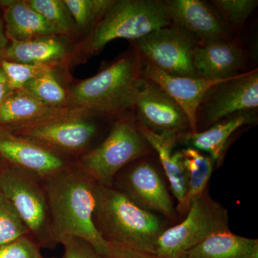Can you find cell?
<instances>
[{"label": "cell", "instance_id": "cell-19", "mask_svg": "<svg viewBox=\"0 0 258 258\" xmlns=\"http://www.w3.org/2000/svg\"><path fill=\"white\" fill-rule=\"evenodd\" d=\"M5 34L9 40L27 41L60 35L55 28L35 11L26 0L0 1Z\"/></svg>", "mask_w": 258, "mask_h": 258}, {"label": "cell", "instance_id": "cell-14", "mask_svg": "<svg viewBox=\"0 0 258 258\" xmlns=\"http://www.w3.org/2000/svg\"><path fill=\"white\" fill-rule=\"evenodd\" d=\"M143 79L156 83L165 91L184 111L189 120L190 132H198V112L209 91L225 80L204 79L203 78L182 77L166 74L154 64L142 58Z\"/></svg>", "mask_w": 258, "mask_h": 258}, {"label": "cell", "instance_id": "cell-24", "mask_svg": "<svg viewBox=\"0 0 258 258\" xmlns=\"http://www.w3.org/2000/svg\"><path fill=\"white\" fill-rule=\"evenodd\" d=\"M57 71L51 70L37 76L27 83L24 89L47 106L54 108L69 107V91L59 82Z\"/></svg>", "mask_w": 258, "mask_h": 258}, {"label": "cell", "instance_id": "cell-9", "mask_svg": "<svg viewBox=\"0 0 258 258\" xmlns=\"http://www.w3.org/2000/svg\"><path fill=\"white\" fill-rule=\"evenodd\" d=\"M135 49L144 60L166 74L198 78L193 64V51L198 42L182 30L170 25L134 40Z\"/></svg>", "mask_w": 258, "mask_h": 258}, {"label": "cell", "instance_id": "cell-26", "mask_svg": "<svg viewBox=\"0 0 258 258\" xmlns=\"http://www.w3.org/2000/svg\"><path fill=\"white\" fill-rule=\"evenodd\" d=\"M113 0H64L79 33L86 36L99 21Z\"/></svg>", "mask_w": 258, "mask_h": 258}, {"label": "cell", "instance_id": "cell-27", "mask_svg": "<svg viewBox=\"0 0 258 258\" xmlns=\"http://www.w3.org/2000/svg\"><path fill=\"white\" fill-rule=\"evenodd\" d=\"M28 235H30V231L25 222L9 200L0 192V246Z\"/></svg>", "mask_w": 258, "mask_h": 258}, {"label": "cell", "instance_id": "cell-1", "mask_svg": "<svg viewBox=\"0 0 258 258\" xmlns=\"http://www.w3.org/2000/svg\"><path fill=\"white\" fill-rule=\"evenodd\" d=\"M42 181L56 244L64 237H80L106 257L109 244L93 222L98 184L75 165Z\"/></svg>", "mask_w": 258, "mask_h": 258}, {"label": "cell", "instance_id": "cell-15", "mask_svg": "<svg viewBox=\"0 0 258 258\" xmlns=\"http://www.w3.org/2000/svg\"><path fill=\"white\" fill-rule=\"evenodd\" d=\"M164 2L171 25L186 32L198 44L228 38V29L213 5L200 0Z\"/></svg>", "mask_w": 258, "mask_h": 258}, {"label": "cell", "instance_id": "cell-17", "mask_svg": "<svg viewBox=\"0 0 258 258\" xmlns=\"http://www.w3.org/2000/svg\"><path fill=\"white\" fill-rule=\"evenodd\" d=\"M193 64L199 77L217 81L235 77L246 60V53L237 44L227 40L199 44L193 51Z\"/></svg>", "mask_w": 258, "mask_h": 258}, {"label": "cell", "instance_id": "cell-10", "mask_svg": "<svg viewBox=\"0 0 258 258\" xmlns=\"http://www.w3.org/2000/svg\"><path fill=\"white\" fill-rule=\"evenodd\" d=\"M258 107V71L242 73L209 91L199 108L206 125Z\"/></svg>", "mask_w": 258, "mask_h": 258}, {"label": "cell", "instance_id": "cell-32", "mask_svg": "<svg viewBox=\"0 0 258 258\" xmlns=\"http://www.w3.org/2000/svg\"><path fill=\"white\" fill-rule=\"evenodd\" d=\"M108 244L109 248L105 258H161L155 254L142 252L118 244Z\"/></svg>", "mask_w": 258, "mask_h": 258}, {"label": "cell", "instance_id": "cell-7", "mask_svg": "<svg viewBox=\"0 0 258 258\" xmlns=\"http://www.w3.org/2000/svg\"><path fill=\"white\" fill-rule=\"evenodd\" d=\"M0 189L40 247H55L43 181L31 173L9 166L2 171Z\"/></svg>", "mask_w": 258, "mask_h": 258}, {"label": "cell", "instance_id": "cell-21", "mask_svg": "<svg viewBox=\"0 0 258 258\" xmlns=\"http://www.w3.org/2000/svg\"><path fill=\"white\" fill-rule=\"evenodd\" d=\"M256 117L249 111L231 115L211 125L203 132H186L179 134L181 140L190 147L208 153L216 161H221L227 142L232 134L245 125L255 122Z\"/></svg>", "mask_w": 258, "mask_h": 258}, {"label": "cell", "instance_id": "cell-25", "mask_svg": "<svg viewBox=\"0 0 258 258\" xmlns=\"http://www.w3.org/2000/svg\"><path fill=\"white\" fill-rule=\"evenodd\" d=\"M30 7L55 28L59 35L74 40L79 34L64 0H26Z\"/></svg>", "mask_w": 258, "mask_h": 258}, {"label": "cell", "instance_id": "cell-29", "mask_svg": "<svg viewBox=\"0 0 258 258\" xmlns=\"http://www.w3.org/2000/svg\"><path fill=\"white\" fill-rule=\"evenodd\" d=\"M0 68L4 71L11 92L23 89L27 83L37 76L55 70L47 66L18 63L5 59L0 61Z\"/></svg>", "mask_w": 258, "mask_h": 258}, {"label": "cell", "instance_id": "cell-5", "mask_svg": "<svg viewBox=\"0 0 258 258\" xmlns=\"http://www.w3.org/2000/svg\"><path fill=\"white\" fill-rule=\"evenodd\" d=\"M93 116L83 108L69 107L66 111L37 123L6 128L76 161L88 152L98 133Z\"/></svg>", "mask_w": 258, "mask_h": 258}, {"label": "cell", "instance_id": "cell-2", "mask_svg": "<svg viewBox=\"0 0 258 258\" xmlns=\"http://www.w3.org/2000/svg\"><path fill=\"white\" fill-rule=\"evenodd\" d=\"M142 68V57L137 50L123 56L68 89L69 106L83 108L94 116L119 115L133 109L144 82Z\"/></svg>", "mask_w": 258, "mask_h": 258}, {"label": "cell", "instance_id": "cell-30", "mask_svg": "<svg viewBox=\"0 0 258 258\" xmlns=\"http://www.w3.org/2000/svg\"><path fill=\"white\" fill-rule=\"evenodd\" d=\"M40 244L30 235L0 246V258H43Z\"/></svg>", "mask_w": 258, "mask_h": 258}, {"label": "cell", "instance_id": "cell-6", "mask_svg": "<svg viewBox=\"0 0 258 258\" xmlns=\"http://www.w3.org/2000/svg\"><path fill=\"white\" fill-rule=\"evenodd\" d=\"M148 146L134 120L121 117L104 141L79 158L75 166L97 184L112 186L122 168L147 154Z\"/></svg>", "mask_w": 258, "mask_h": 258}, {"label": "cell", "instance_id": "cell-20", "mask_svg": "<svg viewBox=\"0 0 258 258\" xmlns=\"http://www.w3.org/2000/svg\"><path fill=\"white\" fill-rule=\"evenodd\" d=\"M69 107L47 106L24 88L17 90L12 91L0 106V127L15 128L32 124L62 113Z\"/></svg>", "mask_w": 258, "mask_h": 258}, {"label": "cell", "instance_id": "cell-13", "mask_svg": "<svg viewBox=\"0 0 258 258\" xmlns=\"http://www.w3.org/2000/svg\"><path fill=\"white\" fill-rule=\"evenodd\" d=\"M134 108L139 124L153 132L178 134L190 132L189 120L182 108L152 81L144 79Z\"/></svg>", "mask_w": 258, "mask_h": 258}, {"label": "cell", "instance_id": "cell-12", "mask_svg": "<svg viewBox=\"0 0 258 258\" xmlns=\"http://www.w3.org/2000/svg\"><path fill=\"white\" fill-rule=\"evenodd\" d=\"M118 189L140 208L175 217V209L165 184L156 168L147 161L131 166L120 176Z\"/></svg>", "mask_w": 258, "mask_h": 258}, {"label": "cell", "instance_id": "cell-35", "mask_svg": "<svg viewBox=\"0 0 258 258\" xmlns=\"http://www.w3.org/2000/svg\"><path fill=\"white\" fill-rule=\"evenodd\" d=\"M1 173H2V171H0V177H1ZM0 192H1V189H0Z\"/></svg>", "mask_w": 258, "mask_h": 258}, {"label": "cell", "instance_id": "cell-28", "mask_svg": "<svg viewBox=\"0 0 258 258\" xmlns=\"http://www.w3.org/2000/svg\"><path fill=\"white\" fill-rule=\"evenodd\" d=\"M211 3L227 29L242 26L258 5L255 0H215Z\"/></svg>", "mask_w": 258, "mask_h": 258}, {"label": "cell", "instance_id": "cell-33", "mask_svg": "<svg viewBox=\"0 0 258 258\" xmlns=\"http://www.w3.org/2000/svg\"><path fill=\"white\" fill-rule=\"evenodd\" d=\"M8 44H9V40L7 37L6 34H5L3 12H2L1 9L0 10V61L3 59V56H4Z\"/></svg>", "mask_w": 258, "mask_h": 258}, {"label": "cell", "instance_id": "cell-4", "mask_svg": "<svg viewBox=\"0 0 258 258\" xmlns=\"http://www.w3.org/2000/svg\"><path fill=\"white\" fill-rule=\"evenodd\" d=\"M170 25L164 1L113 0L91 32L75 43L71 66L86 62L116 39L134 41Z\"/></svg>", "mask_w": 258, "mask_h": 258}, {"label": "cell", "instance_id": "cell-31", "mask_svg": "<svg viewBox=\"0 0 258 258\" xmlns=\"http://www.w3.org/2000/svg\"><path fill=\"white\" fill-rule=\"evenodd\" d=\"M60 243L64 247L62 258H105L89 242L80 237H64Z\"/></svg>", "mask_w": 258, "mask_h": 258}, {"label": "cell", "instance_id": "cell-18", "mask_svg": "<svg viewBox=\"0 0 258 258\" xmlns=\"http://www.w3.org/2000/svg\"><path fill=\"white\" fill-rule=\"evenodd\" d=\"M139 132L149 145L157 152L169 184L171 192L178 202L176 211L184 203L187 191L188 176L181 152H174L179 134L170 132H154L137 124Z\"/></svg>", "mask_w": 258, "mask_h": 258}, {"label": "cell", "instance_id": "cell-36", "mask_svg": "<svg viewBox=\"0 0 258 258\" xmlns=\"http://www.w3.org/2000/svg\"><path fill=\"white\" fill-rule=\"evenodd\" d=\"M43 258H46V257H43ZM51 258H55V257H51Z\"/></svg>", "mask_w": 258, "mask_h": 258}, {"label": "cell", "instance_id": "cell-16", "mask_svg": "<svg viewBox=\"0 0 258 258\" xmlns=\"http://www.w3.org/2000/svg\"><path fill=\"white\" fill-rule=\"evenodd\" d=\"M74 40L50 35L27 41L9 40L3 59L18 63L45 66L57 71L71 67Z\"/></svg>", "mask_w": 258, "mask_h": 258}, {"label": "cell", "instance_id": "cell-3", "mask_svg": "<svg viewBox=\"0 0 258 258\" xmlns=\"http://www.w3.org/2000/svg\"><path fill=\"white\" fill-rule=\"evenodd\" d=\"M93 222L108 243L155 254L158 240L166 230L154 212L140 208L116 188L100 184Z\"/></svg>", "mask_w": 258, "mask_h": 258}, {"label": "cell", "instance_id": "cell-8", "mask_svg": "<svg viewBox=\"0 0 258 258\" xmlns=\"http://www.w3.org/2000/svg\"><path fill=\"white\" fill-rule=\"evenodd\" d=\"M182 222L162 232L156 254L161 258H180L209 236L229 230L227 210L210 198L208 189L193 200Z\"/></svg>", "mask_w": 258, "mask_h": 258}, {"label": "cell", "instance_id": "cell-23", "mask_svg": "<svg viewBox=\"0 0 258 258\" xmlns=\"http://www.w3.org/2000/svg\"><path fill=\"white\" fill-rule=\"evenodd\" d=\"M183 163L187 173V191L184 203L178 212L186 214L195 198L201 196L207 189L209 180L213 171L215 161L194 148L188 147L181 151Z\"/></svg>", "mask_w": 258, "mask_h": 258}, {"label": "cell", "instance_id": "cell-34", "mask_svg": "<svg viewBox=\"0 0 258 258\" xmlns=\"http://www.w3.org/2000/svg\"><path fill=\"white\" fill-rule=\"evenodd\" d=\"M10 93H11V91H10L9 85H8V79H7L4 71L0 68V106Z\"/></svg>", "mask_w": 258, "mask_h": 258}, {"label": "cell", "instance_id": "cell-11", "mask_svg": "<svg viewBox=\"0 0 258 258\" xmlns=\"http://www.w3.org/2000/svg\"><path fill=\"white\" fill-rule=\"evenodd\" d=\"M0 157L42 180L71 169L75 161L0 127Z\"/></svg>", "mask_w": 258, "mask_h": 258}, {"label": "cell", "instance_id": "cell-22", "mask_svg": "<svg viewBox=\"0 0 258 258\" xmlns=\"http://www.w3.org/2000/svg\"><path fill=\"white\" fill-rule=\"evenodd\" d=\"M180 258H258V240L222 231L209 236Z\"/></svg>", "mask_w": 258, "mask_h": 258}]
</instances>
